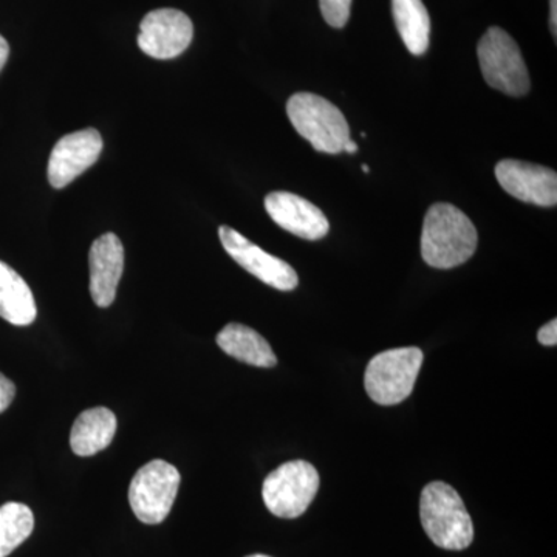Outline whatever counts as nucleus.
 Returning a JSON list of instances; mask_svg holds the SVG:
<instances>
[{
  "mask_svg": "<svg viewBox=\"0 0 557 557\" xmlns=\"http://www.w3.org/2000/svg\"><path fill=\"white\" fill-rule=\"evenodd\" d=\"M325 22L333 28L346 27L350 17L351 0H319Z\"/></svg>",
  "mask_w": 557,
  "mask_h": 557,
  "instance_id": "obj_19",
  "label": "nucleus"
},
{
  "mask_svg": "<svg viewBox=\"0 0 557 557\" xmlns=\"http://www.w3.org/2000/svg\"><path fill=\"white\" fill-rule=\"evenodd\" d=\"M479 234L463 211L449 203L429 208L421 233V256L432 269H456L474 256Z\"/></svg>",
  "mask_w": 557,
  "mask_h": 557,
  "instance_id": "obj_1",
  "label": "nucleus"
},
{
  "mask_svg": "<svg viewBox=\"0 0 557 557\" xmlns=\"http://www.w3.org/2000/svg\"><path fill=\"white\" fill-rule=\"evenodd\" d=\"M423 359L418 347L392 348L370 359L364 373L369 397L381 406L405 401L416 387Z\"/></svg>",
  "mask_w": 557,
  "mask_h": 557,
  "instance_id": "obj_4",
  "label": "nucleus"
},
{
  "mask_svg": "<svg viewBox=\"0 0 557 557\" xmlns=\"http://www.w3.org/2000/svg\"><path fill=\"white\" fill-rule=\"evenodd\" d=\"M537 341L544 346L552 347L557 344V321L553 319V321L547 322L541 330L537 332Z\"/></svg>",
  "mask_w": 557,
  "mask_h": 557,
  "instance_id": "obj_21",
  "label": "nucleus"
},
{
  "mask_svg": "<svg viewBox=\"0 0 557 557\" xmlns=\"http://www.w3.org/2000/svg\"><path fill=\"white\" fill-rule=\"evenodd\" d=\"M38 317L35 296L24 277L0 260V318L25 327Z\"/></svg>",
  "mask_w": 557,
  "mask_h": 557,
  "instance_id": "obj_16",
  "label": "nucleus"
},
{
  "mask_svg": "<svg viewBox=\"0 0 557 557\" xmlns=\"http://www.w3.org/2000/svg\"><path fill=\"white\" fill-rule=\"evenodd\" d=\"M35 528V516L27 505L9 502L0 507V557L10 556L24 544Z\"/></svg>",
  "mask_w": 557,
  "mask_h": 557,
  "instance_id": "obj_18",
  "label": "nucleus"
},
{
  "mask_svg": "<svg viewBox=\"0 0 557 557\" xmlns=\"http://www.w3.org/2000/svg\"><path fill=\"white\" fill-rule=\"evenodd\" d=\"M478 54L487 86L516 98L530 91V73L522 51L507 32L491 27L480 39Z\"/></svg>",
  "mask_w": 557,
  "mask_h": 557,
  "instance_id": "obj_5",
  "label": "nucleus"
},
{
  "mask_svg": "<svg viewBox=\"0 0 557 557\" xmlns=\"http://www.w3.org/2000/svg\"><path fill=\"white\" fill-rule=\"evenodd\" d=\"M247 557H270V556H265V555H251V556H247Z\"/></svg>",
  "mask_w": 557,
  "mask_h": 557,
  "instance_id": "obj_26",
  "label": "nucleus"
},
{
  "mask_svg": "<svg viewBox=\"0 0 557 557\" xmlns=\"http://www.w3.org/2000/svg\"><path fill=\"white\" fill-rule=\"evenodd\" d=\"M89 269L91 299L101 309H108L116 298L124 270V248L119 236L102 234L91 244Z\"/></svg>",
  "mask_w": 557,
  "mask_h": 557,
  "instance_id": "obj_13",
  "label": "nucleus"
},
{
  "mask_svg": "<svg viewBox=\"0 0 557 557\" xmlns=\"http://www.w3.org/2000/svg\"><path fill=\"white\" fill-rule=\"evenodd\" d=\"M318 490L319 474L313 465L288 461L274 469L263 482V504L277 518L296 519L309 509Z\"/></svg>",
  "mask_w": 557,
  "mask_h": 557,
  "instance_id": "obj_6",
  "label": "nucleus"
},
{
  "mask_svg": "<svg viewBox=\"0 0 557 557\" xmlns=\"http://www.w3.org/2000/svg\"><path fill=\"white\" fill-rule=\"evenodd\" d=\"M496 178L509 196L525 203L552 208L557 203V174L541 164L520 160H502Z\"/></svg>",
  "mask_w": 557,
  "mask_h": 557,
  "instance_id": "obj_10",
  "label": "nucleus"
},
{
  "mask_svg": "<svg viewBox=\"0 0 557 557\" xmlns=\"http://www.w3.org/2000/svg\"><path fill=\"white\" fill-rule=\"evenodd\" d=\"M102 137L97 129H84L64 135L50 153L49 182L62 189L100 159Z\"/></svg>",
  "mask_w": 557,
  "mask_h": 557,
  "instance_id": "obj_11",
  "label": "nucleus"
},
{
  "mask_svg": "<svg viewBox=\"0 0 557 557\" xmlns=\"http://www.w3.org/2000/svg\"><path fill=\"white\" fill-rule=\"evenodd\" d=\"M392 14L403 42L416 57L426 53L431 17L423 0H392Z\"/></svg>",
  "mask_w": 557,
  "mask_h": 557,
  "instance_id": "obj_17",
  "label": "nucleus"
},
{
  "mask_svg": "<svg viewBox=\"0 0 557 557\" xmlns=\"http://www.w3.org/2000/svg\"><path fill=\"white\" fill-rule=\"evenodd\" d=\"M177 468L164 460L149 461L139 468L129 487L132 511L139 522L159 525L170 516L180 487Z\"/></svg>",
  "mask_w": 557,
  "mask_h": 557,
  "instance_id": "obj_7",
  "label": "nucleus"
},
{
  "mask_svg": "<svg viewBox=\"0 0 557 557\" xmlns=\"http://www.w3.org/2000/svg\"><path fill=\"white\" fill-rule=\"evenodd\" d=\"M549 28H552L553 36L557 35V0H549Z\"/></svg>",
  "mask_w": 557,
  "mask_h": 557,
  "instance_id": "obj_22",
  "label": "nucleus"
},
{
  "mask_svg": "<svg viewBox=\"0 0 557 557\" xmlns=\"http://www.w3.org/2000/svg\"><path fill=\"white\" fill-rule=\"evenodd\" d=\"M362 171H364L366 174H368V172L370 171L368 164H362Z\"/></svg>",
  "mask_w": 557,
  "mask_h": 557,
  "instance_id": "obj_25",
  "label": "nucleus"
},
{
  "mask_svg": "<svg viewBox=\"0 0 557 557\" xmlns=\"http://www.w3.org/2000/svg\"><path fill=\"white\" fill-rule=\"evenodd\" d=\"M265 209L274 223L300 239L319 240L329 234L330 223L324 212L296 194L271 193L265 197Z\"/></svg>",
  "mask_w": 557,
  "mask_h": 557,
  "instance_id": "obj_12",
  "label": "nucleus"
},
{
  "mask_svg": "<svg viewBox=\"0 0 557 557\" xmlns=\"http://www.w3.org/2000/svg\"><path fill=\"white\" fill-rule=\"evenodd\" d=\"M215 341L226 355L255 368L270 369L277 364L276 355L267 339L247 325L231 322L220 330Z\"/></svg>",
  "mask_w": 557,
  "mask_h": 557,
  "instance_id": "obj_15",
  "label": "nucleus"
},
{
  "mask_svg": "<svg viewBox=\"0 0 557 557\" xmlns=\"http://www.w3.org/2000/svg\"><path fill=\"white\" fill-rule=\"evenodd\" d=\"M14 397H16V386L13 381L0 373V413L10 408Z\"/></svg>",
  "mask_w": 557,
  "mask_h": 557,
  "instance_id": "obj_20",
  "label": "nucleus"
},
{
  "mask_svg": "<svg viewBox=\"0 0 557 557\" xmlns=\"http://www.w3.org/2000/svg\"><path fill=\"white\" fill-rule=\"evenodd\" d=\"M116 417L108 408L84 410L70 432V446L79 457H90L108 448L116 434Z\"/></svg>",
  "mask_w": 557,
  "mask_h": 557,
  "instance_id": "obj_14",
  "label": "nucleus"
},
{
  "mask_svg": "<svg viewBox=\"0 0 557 557\" xmlns=\"http://www.w3.org/2000/svg\"><path fill=\"white\" fill-rule=\"evenodd\" d=\"M421 525L437 547L460 552L474 541V525L460 494L445 482L424 486L420 498Z\"/></svg>",
  "mask_w": 557,
  "mask_h": 557,
  "instance_id": "obj_2",
  "label": "nucleus"
},
{
  "mask_svg": "<svg viewBox=\"0 0 557 557\" xmlns=\"http://www.w3.org/2000/svg\"><path fill=\"white\" fill-rule=\"evenodd\" d=\"M287 115L300 137L318 152L339 153L350 139L344 113L319 95L300 91L287 102Z\"/></svg>",
  "mask_w": 557,
  "mask_h": 557,
  "instance_id": "obj_3",
  "label": "nucleus"
},
{
  "mask_svg": "<svg viewBox=\"0 0 557 557\" xmlns=\"http://www.w3.org/2000/svg\"><path fill=\"white\" fill-rule=\"evenodd\" d=\"M219 237L231 258L263 284L281 289V292H292L298 287V273L285 260L263 251L258 245L252 244L230 226H220Z\"/></svg>",
  "mask_w": 557,
  "mask_h": 557,
  "instance_id": "obj_8",
  "label": "nucleus"
},
{
  "mask_svg": "<svg viewBox=\"0 0 557 557\" xmlns=\"http://www.w3.org/2000/svg\"><path fill=\"white\" fill-rule=\"evenodd\" d=\"M343 152L347 153H357L358 152V145L354 141V139H348L346 145H344Z\"/></svg>",
  "mask_w": 557,
  "mask_h": 557,
  "instance_id": "obj_24",
  "label": "nucleus"
},
{
  "mask_svg": "<svg viewBox=\"0 0 557 557\" xmlns=\"http://www.w3.org/2000/svg\"><path fill=\"white\" fill-rule=\"evenodd\" d=\"M10 57V46L3 36H0V70L7 64V60Z\"/></svg>",
  "mask_w": 557,
  "mask_h": 557,
  "instance_id": "obj_23",
  "label": "nucleus"
},
{
  "mask_svg": "<svg viewBox=\"0 0 557 557\" xmlns=\"http://www.w3.org/2000/svg\"><path fill=\"white\" fill-rule=\"evenodd\" d=\"M194 25L183 11H150L139 25L138 47L156 60L177 58L193 42Z\"/></svg>",
  "mask_w": 557,
  "mask_h": 557,
  "instance_id": "obj_9",
  "label": "nucleus"
}]
</instances>
